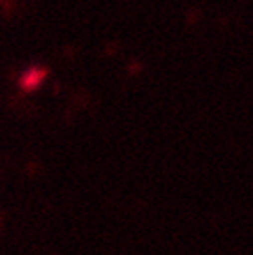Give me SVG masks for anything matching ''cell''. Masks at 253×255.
<instances>
[]
</instances>
